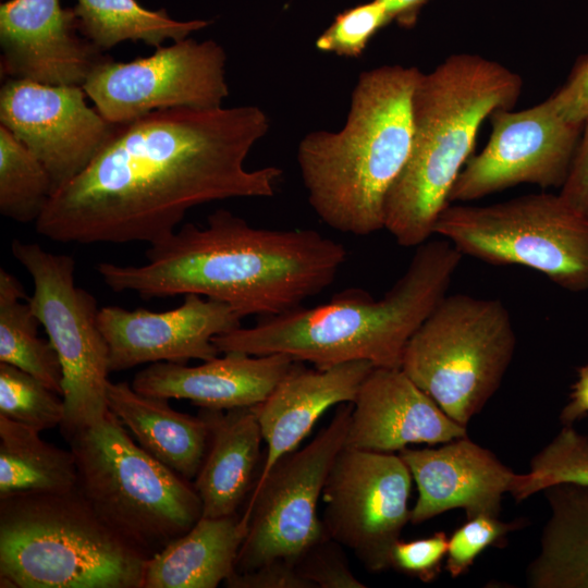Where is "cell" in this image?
<instances>
[{
  "label": "cell",
  "mask_w": 588,
  "mask_h": 588,
  "mask_svg": "<svg viewBox=\"0 0 588 588\" xmlns=\"http://www.w3.org/2000/svg\"><path fill=\"white\" fill-rule=\"evenodd\" d=\"M269 127L256 106L170 108L121 124L96 158L52 194L36 230L60 243L155 244L195 206L271 197L283 171L244 167Z\"/></svg>",
  "instance_id": "cell-1"
},
{
  "label": "cell",
  "mask_w": 588,
  "mask_h": 588,
  "mask_svg": "<svg viewBox=\"0 0 588 588\" xmlns=\"http://www.w3.org/2000/svg\"><path fill=\"white\" fill-rule=\"evenodd\" d=\"M345 247L315 230L252 226L219 209L200 228L186 223L150 244L139 266L101 262L97 271L115 292L143 298L197 294L246 316L295 309L329 287L346 260Z\"/></svg>",
  "instance_id": "cell-2"
},
{
  "label": "cell",
  "mask_w": 588,
  "mask_h": 588,
  "mask_svg": "<svg viewBox=\"0 0 588 588\" xmlns=\"http://www.w3.org/2000/svg\"><path fill=\"white\" fill-rule=\"evenodd\" d=\"M462 258L450 241L428 240L380 299L350 287L314 307L260 317L249 328L216 336L213 344L220 354H284L318 369L355 360L401 368L408 341L446 295Z\"/></svg>",
  "instance_id": "cell-3"
},
{
  "label": "cell",
  "mask_w": 588,
  "mask_h": 588,
  "mask_svg": "<svg viewBox=\"0 0 588 588\" xmlns=\"http://www.w3.org/2000/svg\"><path fill=\"white\" fill-rule=\"evenodd\" d=\"M522 89L517 73L474 53L451 54L420 73L412 97L411 154L384 205V229L399 245L417 247L430 238L482 122L512 109Z\"/></svg>",
  "instance_id": "cell-4"
},
{
  "label": "cell",
  "mask_w": 588,
  "mask_h": 588,
  "mask_svg": "<svg viewBox=\"0 0 588 588\" xmlns=\"http://www.w3.org/2000/svg\"><path fill=\"white\" fill-rule=\"evenodd\" d=\"M421 71L381 65L359 74L344 127L303 137L297 162L308 201L333 230L384 229L388 193L412 149V97Z\"/></svg>",
  "instance_id": "cell-5"
},
{
  "label": "cell",
  "mask_w": 588,
  "mask_h": 588,
  "mask_svg": "<svg viewBox=\"0 0 588 588\" xmlns=\"http://www.w3.org/2000/svg\"><path fill=\"white\" fill-rule=\"evenodd\" d=\"M147 559L77 489L0 499L1 588H142Z\"/></svg>",
  "instance_id": "cell-6"
},
{
  "label": "cell",
  "mask_w": 588,
  "mask_h": 588,
  "mask_svg": "<svg viewBox=\"0 0 588 588\" xmlns=\"http://www.w3.org/2000/svg\"><path fill=\"white\" fill-rule=\"evenodd\" d=\"M66 441L79 494L148 558L201 517L194 485L135 443L112 412Z\"/></svg>",
  "instance_id": "cell-7"
},
{
  "label": "cell",
  "mask_w": 588,
  "mask_h": 588,
  "mask_svg": "<svg viewBox=\"0 0 588 588\" xmlns=\"http://www.w3.org/2000/svg\"><path fill=\"white\" fill-rule=\"evenodd\" d=\"M515 347L513 322L501 301L446 294L408 341L401 369L467 427L499 389Z\"/></svg>",
  "instance_id": "cell-8"
},
{
  "label": "cell",
  "mask_w": 588,
  "mask_h": 588,
  "mask_svg": "<svg viewBox=\"0 0 588 588\" xmlns=\"http://www.w3.org/2000/svg\"><path fill=\"white\" fill-rule=\"evenodd\" d=\"M433 234L463 256L524 266L564 290L588 291V218L560 194H528L485 206L449 204Z\"/></svg>",
  "instance_id": "cell-9"
},
{
  "label": "cell",
  "mask_w": 588,
  "mask_h": 588,
  "mask_svg": "<svg viewBox=\"0 0 588 588\" xmlns=\"http://www.w3.org/2000/svg\"><path fill=\"white\" fill-rule=\"evenodd\" d=\"M11 252L34 282L30 307L62 369L65 440L108 413L109 353L95 297L75 282V260L39 244L13 240Z\"/></svg>",
  "instance_id": "cell-10"
},
{
  "label": "cell",
  "mask_w": 588,
  "mask_h": 588,
  "mask_svg": "<svg viewBox=\"0 0 588 588\" xmlns=\"http://www.w3.org/2000/svg\"><path fill=\"white\" fill-rule=\"evenodd\" d=\"M352 403L340 404L331 421L301 450L282 456L249 497L243 520L247 532L235 573L277 560L291 563L327 536L317 506L329 470L344 448Z\"/></svg>",
  "instance_id": "cell-11"
},
{
  "label": "cell",
  "mask_w": 588,
  "mask_h": 588,
  "mask_svg": "<svg viewBox=\"0 0 588 588\" xmlns=\"http://www.w3.org/2000/svg\"><path fill=\"white\" fill-rule=\"evenodd\" d=\"M226 54L209 39L185 38L144 58L97 65L83 84L97 111L121 125L170 108H220L229 88Z\"/></svg>",
  "instance_id": "cell-12"
},
{
  "label": "cell",
  "mask_w": 588,
  "mask_h": 588,
  "mask_svg": "<svg viewBox=\"0 0 588 588\" xmlns=\"http://www.w3.org/2000/svg\"><path fill=\"white\" fill-rule=\"evenodd\" d=\"M412 474L395 453L344 448L327 476L322 524L370 572L391 567V552L411 523Z\"/></svg>",
  "instance_id": "cell-13"
},
{
  "label": "cell",
  "mask_w": 588,
  "mask_h": 588,
  "mask_svg": "<svg viewBox=\"0 0 588 588\" xmlns=\"http://www.w3.org/2000/svg\"><path fill=\"white\" fill-rule=\"evenodd\" d=\"M491 134L456 179L452 201H471L518 184L561 188L583 128L566 121L549 97L532 107L500 109L490 117Z\"/></svg>",
  "instance_id": "cell-14"
},
{
  "label": "cell",
  "mask_w": 588,
  "mask_h": 588,
  "mask_svg": "<svg viewBox=\"0 0 588 588\" xmlns=\"http://www.w3.org/2000/svg\"><path fill=\"white\" fill-rule=\"evenodd\" d=\"M85 95L82 86L14 78L0 90L1 125L40 160L54 192L96 158L119 126L90 108Z\"/></svg>",
  "instance_id": "cell-15"
},
{
  "label": "cell",
  "mask_w": 588,
  "mask_h": 588,
  "mask_svg": "<svg viewBox=\"0 0 588 588\" xmlns=\"http://www.w3.org/2000/svg\"><path fill=\"white\" fill-rule=\"evenodd\" d=\"M241 320L228 304L197 294L184 295L181 306L166 311L106 306L98 313L110 371L147 363L212 359L220 354L213 339L240 328Z\"/></svg>",
  "instance_id": "cell-16"
},
{
  "label": "cell",
  "mask_w": 588,
  "mask_h": 588,
  "mask_svg": "<svg viewBox=\"0 0 588 588\" xmlns=\"http://www.w3.org/2000/svg\"><path fill=\"white\" fill-rule=\"evenodd\" d=\"M1 72L44 85L83 86L109 57L79 30L61 0H9L0 5Z\"/></svg>",
  "instance_id": "cell-17"
},
{
  "label": "cell",
  "mask_w": 588,
  "mask_h": 588,
  "mask_svg": "<svg viewBox=\"0 0 588 588\" xmlns=\"http://www.w3.org/2000/svg\"><path fill=\"white\" fill-rule=\"evenodd\" d=\"M416 482L418 498L411 523L420 524L452 509L467 518L498 516L504 493L512 492L519 474L467 436L437 449L405 448L399 452Z\"/></svg>",
  "instance_id": "cell-18"
},
{
  "label": "cell",
  "mask_w": 588,
  "mask_h": 588,
  "mask_svg": "<svg viewBox=\"0 0 588 588\" xmlns=\"http://www.w3.org/2000/svg\"><path fill=\"white\" fill-rule=\"evenodd\" d=\"M345 446L395 453L467 436L401 368L373 367L352 402Z\"/></svg>",
  "instance_id": "cell-19"
},
{
  "label": "cell",
  "mask_w": 588,
  "mask_h": 588,
  "mask_svg": "<svg viewBox=\"0 0 588 588\" xmlns=\"http://www.w3.org/2000/svg\"><path fill=\"white\" fill-rule=\"evenodd\" d=\"M222 354L193 367L151 363L134 376L131 385L142 394L187 400L206 409L252 407L271 393L296 362L284 354Z\"/></svg>",
  "instance_id": "cell-20"
},
{
  "label": "cell",
  "mask_w": 588,
  "mask_h": 588,
  "mask_svg": "<svg viewBox=\"0 0 588 588\" xmlns=\"http://www.w3.org/2000/svg\"><path fill=\"white\" fill-rule=\"evenodd\" d=\"M373 367L369 362L355 360L318 369L295 362L271 393L253 406L267 444L255 486L282 456L296 450L327 409L352 403Z\"/></svg>",
  "instance_id": "cell-21"
},
{
  "label": "cell",
  "mask_w": 588,
  "mask_h": 588,
  "mask_svg": "<svg viewBox=\"0 0 588 588\" xmlns=\"http://www.w3.org/2000/svg\"><path fill=\"white\" fill-rule=\"evenodd\" d=\"M210 426L207 452L194 479L201 516L236 514L249 497L261 457V429L254 407L229 411L201 408Z\"/></svg>",
  "instance_id": "cell-22"
},
{
  "label": "cell",
  "mask_w": 588,
  "mask_h": 588,
  "mask_svg": "<svg viewBox=\"0 0 588 588\" xmlns=\"http://www.w3.org/2000/svg\"><path fill=\"white\" fill-rule=\"evenodd\" d=\"M168 401L142 394L124 381L108 383L109 411L145 451L192 481L207 452L210 426L200 412L198 416L181 413Z\"/></svg>",
  "instance_id": "cell-23"
},
{
  "label": "cell",
  "mask_w": 588,
  "mask_h": 588,
  "mask_svg": "<svg viewBox=\"0 0 588 588\" xmlns=\"http://www.w3.org/2000/svg\"><path fill=\"white\" fill-rule=\"evenodd\" d=\"M247 524L238 513L201 516L185 534L149 556L142 588H216L234 573Z\"/></svg>",
  "instance_id": "cell-24"
},
{
  "label": "cell",
  "mask_w": 588,
  "mask_h": 588,
  "mask_svg": "<svg viewBox=\"0 0 588 588\" xmlns=\"http://www.w3.org/2000/svg\"><path fill=\"white\" fill-rule=\"evenodd\" d=\"M550 506L540 549L526 573L532 588H588V485L543 490Z\"/></svg>",
  "instance_id": "cell-25"
},
{
  "label": "cell",
  "mask_w": 588,
  "mask_h": 588,
  "mask_svg": "<svg viewBox=\"0 0 588 588\" xmlns=\"http://www.w3.org/2000/svg\"><path fill=\"white\" fill-rule=\"evenodd\" d=\"M39 433L0 415V499L76 489L73 452L44 441Z\"/></svg>",
  "instance_id": "cell-26"
},
{
  "label": "cell",
  "mask_w": 588,
  "mask_h": 588,
  "mask_svg": "<svg viewBox=\"0 0 588 588\" xmlns=\"http://www.w3.org/2000/svg\"><path fill=\"white\" fill-rule=\"evenodd\" d=\"M73 10L81 33L102 51L126 40L158 48L167 39H185L211 23L177 21L164 9L149 10L136 0H76Z\"/></svg>",
  "instance_id": "cell-27"
},
{
  "label": "cell",
  "mask_w": 588,
  "mask_h": 588,
  "mask_svg": "<svg viewBox=\"0 0 588 588\" xmlns=\"http://www.w3.org/2000/svg\"><path fill=\"white\" fill-rule=\"evenodd\" d=\"M40 324L20 281L0 269V363L34 376L62 396V369L49 340L38 335Z\"/></svg>",
  "instance_id": "cell-28"
},
{
  "label": "cell",
  "mask_w": 588,
  "mask_h": 588,
  "mask_svg": "<svg viewBox=\"0 0 588 588\" xmlns=\"http://www.w3.org/2000/svg\"><path fill=\"white\" fill-rule=\"evenodd\" d=\"M50 175L40 160L0 125V212L11 220L35 221L53 194Z\"/></svg>",
  "instance_id": "cell-29"
},
{
  "label": "cell",
  "mask_w": 588,
  "mask_h": 588,
  "mask_svg": "<svg viewBox=\"0 0 588 588\" xmlns=\"http://www.w3.org/2000/svg\"><path fill=\"white\" fill-rule=\"evenodd\" d=\"M561 482L588 485V436L577 432L573 426H563L532 457L529 471L519 474L511 494L523 501Z\"/></svg>",
  "instance_id": "cell-30"
},
{
  "label": "cell",
  "mask_w": 588,
  "mask_h": 588,
  "mask_svg": "<svg viewBox=\"0 0 588 588\" xmlns=\"http://www.w3.org/2000/svg\"><path fill=\"white\" fill-rule=\"evenodd\" d=\"M64 402L34 376L0 363V415L39 432L60 427Z\"/></svg>",
  "instance_id": "cell-31"
},
{
  "label": "cell",
  "mask_w": 588,
  "mask_h": 588,
  "mask_svg": "<svg viewBox=\"0 0 588 588\" xmlns=\"http://www.w3.org/2000/svg\"><path fill=\"white\" fill-rule=\"evenodd\" d=\"M392 22L378 0L352 7L339 13L316 39L319 51L344 58H359L370 39Z\"/></svg>",
  "instance_id": "cell-32"
},
{
  "label": "cell",
  "mask_w": 588,
  "mask_h": 588,
  "mask_svg": "<svg viewBox=\"0 0 588 588\" xmlns=\"http://www.w3.org/2000/svg\"><path fill=\"white\" fill-rule=\"evenodd\" d=\"M520 526L522 522L506 523L498 516L467 518L449 539L445 568L452 577L461 576L483 550Z\"/></svg>",
  "instance_id": "cell-33"
},
{
  "label": "cell",
  "mask_w": 588,
  "mask_h": 588,
  "mask_svg": "<svg viewBox=\"0 0 588 588\" xmlns=\"http://www.w3.org/2000/svg\"><path fill=\"white\" fill-rule=\"evenodd\" d=\"M343 548L327 535L297 559L295 568L314 588H365L352 572Z\"/></svg>",
  "instance_id": "cell-34"
},
{
  "label": "cell",
  "mask_w": 588,
  "mask_h": 588,
  "mask_svg": "<svg viewBox=\"0 0 588 588\" xmlns=\"http://www.w3.org/2000/svg\"><path fill=\"white\" fill-rule=\"evenodd\" d=\"M449 539L445 532L412 541H396L391 552V567L428 583L440 573L448 553Z\"/></svg>",
  "instance_id": "cell-35"
},
{
  "label": "cell",
  "mask_w": 588,
  "mask_h": 588,
  "mask_svg": "<svg viewBox=\"0 0 588 588\" xmlns=\"http://www.w3.org/2000/svg\"><path fill=\"white\" fill-rule=\"evenodd\" d=\"M550 98L566 121L585 126L588 122V53L577 61L564 85Z\"/></svg>",
  "instance_id": "cell-36"
},
{
  "label": "cell",
  "mask_w": 588,
  "mask_h": 588,
  "mask_svg": "<svg viewBox=\"0 0 588 588\" xmlns=\"http://www.w3.org/2000/svg\"><path fill=\"white\" fill-rule=\"evenodd\" d=\"M229 588H314L296 571L295 564L277 560L245 573H233L225 581Z\"/></svg>",
  "instance_id": "cell-37"
},
{
  "label": "cell",
  "mask_w": 588,
  "mask_h": 588,
  "mask_svg": "<svg viewBox=\"0 0 588 588\" xmlns=\"http://www.w3.org/2000/svg\"><path fill=\"white\" fill-rule=\"evenodd\" d=\"M559 194L572 208L588 218V122Z\"/></svg>",
  "instance_id": "cell-38"
},
{
  "label": "cell",
  "mask_w": 588,
  "mask_h": 588,
  "mask_svg": "<svg viewBox=\"0 0 588 588\" xmlns=\"http://www.w3.org/2000/svg\"><path fill=\"white\" fill-rule=\"evenodd\" d=\"M560 415L563 426H573L576 420L588 414V364L578 368V379Z\"/></svg>",
  "instance_id": "cell-39"
},
{
  "label": "cell",
  "mask_w": 588,
  "mask_h": 588,
  "mask_svg": "<svg viewBox=\"0 0 588 588\" xmlns=\"http://www.w3.org/2000/svg\"><path fill=\"white\" fill-rule=\"evenodd\" d=\"M383 4L392 22L403 28L415 26L421 8L429 0H378Z\"/></svg>",
  "instance_id": "cell-40"
}]
</instances>
